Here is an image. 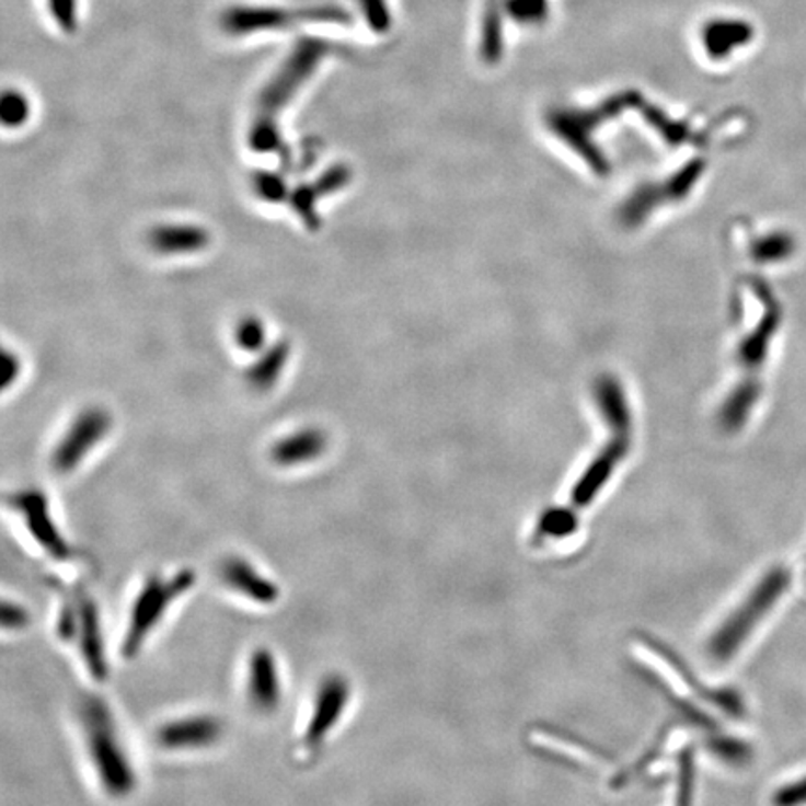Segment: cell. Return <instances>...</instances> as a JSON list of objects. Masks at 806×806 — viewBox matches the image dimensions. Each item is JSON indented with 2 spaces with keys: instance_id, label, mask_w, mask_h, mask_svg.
<instances>
[{
  "instance_id": "obj_1",
  "label": "cell",
  "mask_w": 806,
  "mask_h": 806,
  "mask_svg": "<svg viewBox=\"0 0 806 806\" xmlns=\"http://www.w3.org/2000/svg\"><path fill=\"white\" fill-rule=\"evenodd\" d=\"M79 723L82 747L101 792L114 801L131 797L139 787V773L107 700L94 694L82 699Z\"/></svg>"
},
{
  "instance_id": "obj_2",
  "label": "cell",
  "mask_w": 806,
  "mask_h": 806,
  "mask_svg": "<svg viewBox=\"0 0 806 806\" xmlns=\"http://www.w3.org/2000/svg\"><path fill=\"white\" fill-rule=\"evenodd\" d=\"M331 50L333 45L318 38L301 39L296 49L291 50L290 57L278 68L272 81L265 84L256 101V113L252 116L249 129L252 151L280 156L286 153L278 131V116L290 105L297 92L310 81V77L314 76V71Z\"/></svg>"
},
{
  "instance_id": "obj_3",
  "label": "cell",
  "mask_w": 806,
  "mask_h": 806,
  "mask_svg": "<svg viewBox=\"0 0 806 806\" xmlns=\"http://www.w3.org/2000/svg\"><path fill=\"white\" fill-rule=\"evenodd\" d=\"M196 586V572L191 567L174 569L171 574L156 572L142 580L127 609L122 633L120 654L126 661L137 659L158 633L164 618Z\"/></svg>"
},
{
  "instance_id": "obj_4",
  "label": "cell",
  "mask_w": 806,
  "mask_h": 806,
  "mask_svg": "<svg viewBox=\"0 0 806 806\" xmlns=\"http://www.w3.org/2000/svg\"><path fill=\"white\" fill-rule=\"evenodd\" d=\"M55 635L76 649L84 672L94 683H103L111 676L107 643L94 596L84 590L64 592L55 612Z\"/></svg>"
},
{
  "instance_id": "obj_5",
  "label": "cell",
  "mask_w": 806,
  "mask_h": 806,
  "mask_svg": "<svg viewBox=\"0 0 806 806\" xmlns=\"http://www.w3.org/2000/svg\"><path fill=\"white\" fill-rule=\"evenodd\" d=\"M792 583V574L786 566H773L747 598L718 624L707 641V655L713 663L725 665L732 661L744 648L758 624L768 617L771 609L781 601Z\"/></svg>"
},
{
  "instance_id": "obj_6",
  "label": "cell",
  "mask_w": 806,
  "mask_h": 806,
  "mask_svg": "<svg viewBox=\"0 0 806 806\" xmlns=\"http://www.w3.org/2000/svg\"><path fill=\"white\" fill-rule=\"evenodd\" d=\"M353 699V686L342 672H331L318 681L301 730V749L314 755L323 749L346 717Z\"/></svg>"
},
{
  "instance_id": "obj_7",
  "label": "cell",
  "mask_w": 806,
  "mask_h": 806,
  "mask_svg": "<svg viewBox=\"0 0 806 806\" xmlns=\"http://www.w3.org/2000/svg\"><path fill=\"white\" fill-rule=\"evenodd\" d=\"M309 23H352V15L341 7L288 8L235 7L222 15V28L232 36H246L252 32H275Z\"/></svg>"
},
{
  "instance_id": "obj_8",
  "label": "cell",
  "mask_w": 806,
  "mask_h": 806,
  "mask_svg": "<svg viewBox=\"0 0 806 806\" xmlns=\"http://www.w3.org/2000/svg\"><path fill=\"white\" fill-rule=\"evenodd\" d=\"M12 510L20 516L32 543L53 562H68L73 549L50 510L49 498L36 490L15 493L10 497Z\"/></svg>"
},
{
  "instance_id": "obj_9",
  "label": "cell",
  "mask_w": 806,
  "mask_h": 806,
  "mask_svg": "<svg viewBox=\"0 0 806 806\" xmlns=\"http://www.w3.org/2000/svg\"><path fill=\"white\" fill-rule=\"evenodd\" d=\"M227 726L215 713H189L169 718L153 732L158 749L172 755H189L221 744Z\"/></svg>"
},
{
  "instance_id": "obj_10",
  "label": "cell",
  "mask_w": 806,
  "mask_h": 806,
  "mask_svg": "<svg viewBox=\"0 0 806 806\" xmlns=\"http://www.w3.org/2000/svg\"><path fill=\"white\" fill-rule=\"evenodd\" d=\"M245 699L254 712L272 715L283 705L284 680L280 663L272 648L252 649L245 663Z\"/></svg>"
},
{
  "instance_id": "obj_11",
  "label": "cell",
  "mask_w": 806,
  "mask_h": 806,
  "mask_svg": "<svg viewBox=\"0 0 806 806\" xmlns=\"http://www.w3.org/2000/svg\"><path fill=\"white\" fill-rule=\"evenodd\" d=\"M219 580L235 598L262 609L275 607L283 596L277 580L241 554H230L219 564Z\"/></svg>"
},
{
  "instance_id": "obj_12",
  "label": "cell",
  "mask_w": 806,
  "mask_h": 806,
  "mask_svg": "<svg viewBox=\"0 0 806 806\" xmlns=\"http://www.w3.org/2000/svg\"><path fill=\"white\" fill-rule=\"evenodd\" d=\"M111 418L100 410H90L77 418L73 426L64 435L62 441L53 452V469L57 473H71L81 465L87 453L107 435Z\"/></svg>"
},
{
  "instance_id": "obj_13",
  "label": "cell",
  "mask_w": 806,
  "mask_h": 806,
  "mask_svg": "<svg viewBox=\"0 0 806 806\" xmlns=\"http://www.w3.org/2000/svg\"><path fill=\"white\" fill-rule=\"evenodd\" d=\"M325 435L315 429H304L301 434L291 435L277 442L273 448V461L283 467L302 465L320 458L325 448Z\"/></svg>"
},
{
  "instance_id": "obj_14",
  "label": "cell",
  "mask_w": 806,
  "mask_h": 806,
  "mask_svg": "<svg viewBox=\"0 0 806 806\" xmlns=\"http://www.w3.org/2000/svg\"><path fill=\"white\" fill-rule=\"evenodd\" d=\"M208 245V233L198 227H163L151 232V246L156 251L196 252Z\"/></svg>"
},
{
  "instance_id": "obj_15",
  "label": "cell",
  "mask_w": 806,
  "mask_h": 806,
  "mask_svg": "<svg viewBox=\"0 0 806 806\" xmlns=\"http://www.w3.org/2000/svg\"><path fill=\"white\" fill-rule=\"evenodd\" d=\"M288 359V347L277 346L273 349L272 355H267L252 373V381L258 387H265V384H272L275 379L278 378V373L283 370V366L286 365Z\"/></svg>"
},
{
  "instance_id": "obj_16",
  "label": "cell",
  "mask_w": 806,
  "mask_h": 806,
  "mask_svg": "<svg viewBox=\"0 0 806 806\" xmlns=\"http://www.w3.org/2000/svg\"><path fill=\"white\" fill-rule=\"evenodd\" d=\"M28 113V101L20 92H7L2 100V120L7 126L18 127L25 124Z\"/></svg>"
},
{
  "instance_id": "obj_17",
  "label": "cell",
  "mask_w": 806,
  "mask_h": 806,
  "mask_svg": "<svg viewBox=\"0 0 806 806\" xmlns=\"http://www.w3.org/2000/svg\"><path fill=\"white\" fill-rule=\"evenodd\" d=\"M31 624V612L20 601L7 598L2 601V627L4 631H23Z\"/></svg>"
},
{
  "instance_id": "obj_18",
  "label": "cell",
  "mask_w": 806,
  "mask_h": 806,
  "mask_svg": "<svg viewBox=\"0 0 806 806\" xmlns=\"http://www.w3.org/2000/svg\"><path fill=\"white\" fill-rule=\"evenodd\" d=\"M50 18L64 32L77 28V0H47Z\"/></svg>"
},
{
  "instance_id": "obj_19",
  "label": "cell",
  "mask_w": 806,
  "mask_h": 806,
  "mask_svg": "<svg viewBox=\"0 0 806 806\" xmlns=\"http://www.w3.org/2000/svg\"><path fill=\"white\" fill-rule=\"evenodd\" d=\"M771 803L773 806H806V775L779 787Z\"/></svg>"
},
{
  "instance_id": "obj_20",
  "label": "cell",
  "mask_w": 806,
  "mask_h": 806,
  "mask_svg": "<svg viewBox=\"0 0 806 806\" xmlns=\"http://www.w3.org/2000/svg\"><path fill=\"white\" fill-rule=\"evenodd\" d=\"M264 336L265 333L262 323L258 320H254V318H249L245 322H241L240 327L235 331L238 346L243 347L246 352L258 349L264 344Z\"/></svg>"
},
{
  "instance_id": "obj_21",
  "label": "cell",
  "mask_w": 806,
  "mask_h": 806,
  "mask_svg": "<svg viewBox=\"0 0 806 806\" xmlns=\"http://www.w3.org/2000/svg\"><path fill=\"white\" fill-rule=\"evenodd\" d=\"M360 7H362V12H365L366 20L370 25H381V20H384L383 0H360Z\"/></svg>"
}]
</instances>
